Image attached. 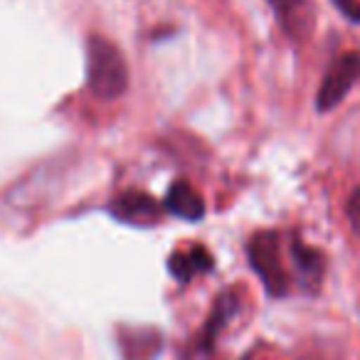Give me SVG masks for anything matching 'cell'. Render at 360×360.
I'll use <instances>...</instances> for the list:
<instances>
[{
	"label": "cell",
	"instance_id": "6da1fadb",
	"mask_svg": "<svg viewBox=\"0 0 360 360\" xmlns=\"http://www.w3.org/2000/svg\"><path fill=\"white\" fill-rule=\"evenodd\" d=\"M86 84L101 101H114L129 89V67L121 50L101 35L86 42Z\"/></svg>",
	"mask_w": 360,
	"mask_h": 360
},
{
	"label": "cell",
	"instance_id": "7a4b0ae2",
	"mask_svg": "<svg viewBox=\"0 0 360 360\" xmlns=\"http://www.w3.org/2000/svg\"><path fill=\"white\" fill-rule=\"evenodd\" d=\"M247 257L269 294L279 296L289 289L284 264H281V240L276 232H259L252 237L247 245Z\"/></svg>",
	"mask_w": 360,
	"mask_h": 360
},
{
	"label": "cell",
	"instance_id": "3957f363",
	"mask_svg": "<svg viewBox=\"0 0 360 360\" xmlns=\"http://www.w3.org/2000/svg\"><path fill=\"white\" fill-rule=\"evenodd\" d=\"M360 79V55L358 52H345V55L335 57L333 65L328 67L323 82L316 94V106L319 111H330L348 96L353 84Z\"/></svg>",
	"mask_w": 360,
	"mask_h": 360
},
{
	"label": "cell",
	"instance_id": "277c9868",
	"mask_svg": "<svg viewBox=\"0 0 360 360\" xmlns=\"http://www.w3.org/2000/svg\"><path fill=\"white\" fill-rule=\"evenodd\" d=\"M111 212H114L121 222L148 227V225H155V222L160 220L163 207H160L150 195H146V193L126 191V193H121V195L114 198V202H111Z\"/></svg>",
	"mask_w": 360,
	"mask_h": 360
},
{
	"label": "cell",
	"instance_id": "5b68a950",
	"mask_svg": "<svg viewBox=\"0 0 360 360\" xmlns=\"http://www.w3.org/2000/svg\"><path fill=\"white\" fill-rule=\"evenodd\" d=\"M165 210L173 212L175 217H183V220H200L205 215V202L191 183L175 180L165 195Z\"/></svg>",
	"mask_w": 360,
	"mask_h": 360
},
{
	"label": "cell",
	"instance_id": "8992f818",
	"mask_svg": "<svg viewBox=\"0 0 360 360\" xmlns=\"http://www.w3.org/2000/svg\"><path fill=\"white\" fill-rule=\"evenodd\" d=\"M170 274L180 281H191L195 274L200 271H210L212 269V257L207 250L202 247H188V250H178L170 255Z\"/></svg>",
	"mask_w": 360,
	"mask_h": 360
},
{
	"label": "cell",
	"instance_id": "52a82bcc",
	"mask_svg": "<svg viewBox=\"0 0 360 360\" xmlns=\"http://www.w3.org/2000/svg\"><path fill=\"white\" fill-rule=\"evenodd\" d=\"M271 11L276 13L281 27L289 32L291 37H301L311 22L309 3L306 0H269Z\"/></svg>",
	"mask_w": 360,
	"mask_h": 360
},
{
	"label": "cell",
	"instance_id": "ba28073f",
	"mask_svg": "<svg viewBox=\"0 0 360 360\" xmlns=\"http://www.w3.org/2000/svg\"><path fill=\"white\" fill-rule=\"evenodd\" d=\"M237 311V296L235 294H225L217 299L215 309H212L210 319H207L205 323V330H202V340H207V343H212V338H215V333L222 328V323H227L230 321V316Z\"/></svg>",
	"mask_w": 360,
	"mask_h": 360
},
{
	"label": "cell",
	"instance_id": "9c48e42d",
	"mask_svg": "<svg viewBox=\"0 0 360 360\" xmlns=\"http://www.w3.org/2000/svg\"><path fill=\"white\" fill-rule=\"evenodd\" d=\"M294 259H296V266L304 271V276L309 281H319L321 279V271H323V259L316 250L311 247L301 245V242H294Z\"/></svg>",
	"mask_w": 360,
	"mask_h": 360
},
{
	"label": "cell",
	"instance_id": "30bf717a",
	"mask_svg": "<svg viewBox=\"0 0 360 360\" xmlns=\"http://www.w3.org/2000/svg\"><path fill=\"white\" fill-rule=\"evenodd\" d=\"M345 212H348L350 227H353L355 232H360V186L355 188V193H353V195H350V200H348V207H345Z\"/></svg>",
	"mask_w": 360,
	"mask_h": 360
},
{
	"label": "cell",
	"instance_id": "8fae6325",
	"mask_svg": "<svg viewBox=\"0 0 360 360\" xmlns=\"http://www.w3.org/2000/svg\"><path fill=\"white\" fill-rule=\"evenodd\" d=\"M335 6H338V11H343L348 18H353V20H360V6L358 0H333Z\"/></svg>",
	"mask_w": 360,
	"mask_h": 360
}]
</instances>
